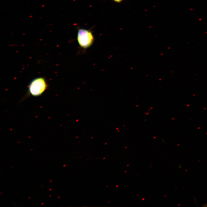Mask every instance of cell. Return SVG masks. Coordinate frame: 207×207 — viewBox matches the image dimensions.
Instances as JSON below:
<instances>
[{
    "mask_svg": "<svg viewBox=\"0 0 207 207\" xmlns=\"http://www.w3.org/2000/svg\"><path fill=\"white\" fill-rule=\"evenodd\" d=\"M50 180V182H51V183H52L51 181V180Z\"/></svg>",
    "mask_w": 207,
    "mask_h": 207,
    "instance_id": "cell-7",
    "label": "cell"
},
{
    "mask_svg": "<svg viewBox=\"0 0 207 207\" xmlns=\"http://www.w3.org/2000/svg\"><path fill=\"white\" fill-rule=\"evenodd\" d=\"M48 87L45 79L42 77L37 78L30 83L28 87L27 93L22 100L30 96L37 97L41 96Z\"/></svg>",
    "mask_w": 207,
    "mask_h": 207,
    "instance_id": "cell-1",
    "label": "cell"
},
{
    "mask_svg": "<svg viewBox=\"0 0 207 207\" xmlns=\"http://www.w3.org/2000/svg\"><path fill=\"white\" fill-rule=\"evenodd\" d=\"M30 198H31V197H29V198H28V199H29Z\"/></svg>",
    "mask_w": 207,
    "mask_h": 207,
    "instance_id": "cell-8",
    "label": "cell"
},
{
    "mask_svg": "<svg viewBox=\"0 0 207 207\" xmlns=\"http://www.w3.org/2000/svg\"><path fill=\"white\" fill-rule=\"evenodd\" d=\"M114 1L117 3H120L123 0H113Z\"/></svg>",
    "mask_w": 207,
    "mask_h": 207,
    "instance_id": "cell-3",
    "label": "cell"
},
{
    "mask_svg": "<svg viewBox=\"0 0 207 207\" xmlns=\"http://www.w3.org/2000/svg\"><path fill=\"white\" fill-rule=\"evenodd\" d=\"M44 203H42L41 204V205H43V204Z\"/></svg>",
    "mask_w": 207,
    "mask_h": 207,
    "instance_id": "cell-5",
    "label": "cell"
},
{
    "mask_svg": "<svg viewBox=\"0 0 207 207\" xmlns=\"http://www.w3.org/2000/svg\"><path fill=\"white\" fill-rule=\"evenodd\" d=\"M51 189L49 188V190L50 191H51Z\"/></svg>",
    "mask_w": 207,
    "mask_h": 207,
    "instance_id": "cell-4",
    "label": "cell"
},
{
    "mask_svg": "<svg viewBox=\"0 0 207 207\" xmlns=\"http://www.w3.org/2000/svg\"><path fill=\"white\" fill-rule=\"evenodd\" d=\"M52 195H50L49 196V197L51 196Z\"/></svg>",
    "mask_w": 207,
    "mask_h": 207,
    "instance_id": "cell-6",
    "label": "cell"
},
{
    "mask_svg": "<svg viewBox=\"0 0 207 207\" xmlns=\"http://www.w3.org/2000/svg\"><path fill=\"white\" fill-rule=\"evenodd\" d=\"M77 38L79 45L84 49L90 47L94 40L92 31L83 28L78 29Z\"/></svg>",
    "mask_w": 207,
    "mask_h": 207,
    "instance_id": "cell-2",
    "label": "cell"
}]
</instances>
